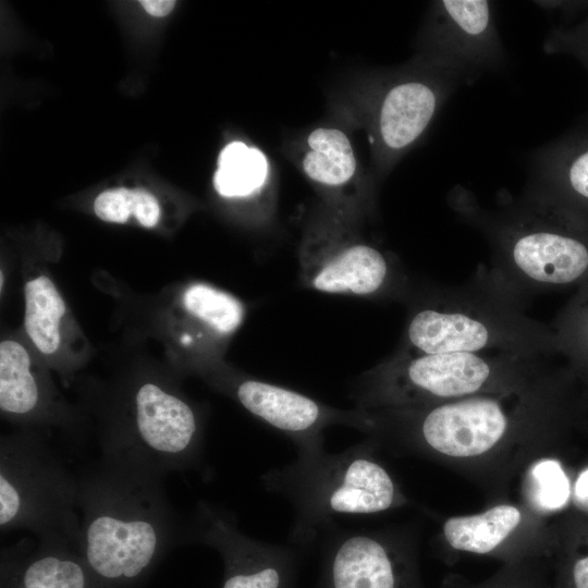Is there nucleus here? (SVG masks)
Segmentation results:
<instances>
[{"instance_id": "24", "label": "nucleus", "mask_w": 588, "mask_h": 588, "mask_svg": "<svg viewBox=\"0 0 588 588\" xmlns=\"http://www.w3.org/2000/svg\"><path fill=\"white\" fill-rule=\"evenodd\" d=\"M554 339L556 348L573 356H588V294L567 310Z\"/></svg>"}, {"instance_id": "25", "label": "nucleus", "mask_w": 588, "mask_h": 588, "mask_svg": "<svg viewBox=\"0 0 588 588\" xmlns=\"http://www.w3.org/2000/svg\"><path fill=\"white\" fill-rule=\"evenodd\" d=\"M538 503L546 509L563 506L569 495L568 480L560 464L544 460L532 468Z\"/></svg>"}, {"instance_id": "1", "label": "nucleus", "mask_w": 588, "mask_h": 588, "mask_svg": "<svg viewBox=\"0 0 588 588\" xmlns=\"http://www.w3.org/2000/svg\"><path fill=\"white\" fill-rule=\"evenodd\" d=\"M261 481L293 507L290 541L298 548L334 527L338 516L380 513L399 500L392 477L367 442L334 454L323 448L298 450L293 462L267 471Z\"/></svg>"}, {"instance_id": "23", "label": "nucleus", "mask_w": 588, "mask_h": 588, "mask_svg": "<svg viewBox=\"0 0 588 588\" xmlns=\"http://www.w3.org/2000/svg\"><path fill=\"white\" fill-rule=\"evenodd\" d=\"M548 54H565L578 60L588 73V12L571 26L553 28L543 41Z\"/></svg>"}, {"instance_id": "31", "label": "nucleus", "mask_w": 588, "mask_h": 588, "mask_svg": "<svg viewBox=\"0 0 588 588\" xmlns=\"http://www.w3.org/2000/svg\"><path fill=\"white\" fill-rule=\"evenodd\" d=\"M0 279H1L0 286H1V289H2V286H3V273H2V272H1V274H0Z\"/></svg>"}, {"instance_id": "26", "label": "nucleus", "mask_w": 588, "mask_h": 588, "mask_svg": "<svg viewBox=\"0 0 588 588\" xmlns=\"http://www.w3.org/2000/svg\"><path fill=\"white\" fill-rule=\"evenodd\" d=\"M22 500L16 487L9 478L0 476V524L5 526L11 523L21 511Z\"/></svg>"}, {"instance_id": "21", "label": "nucleus", "mask_w": 588, "mask_h": 588, "mask_svg": "<svg viewBox=\"0 0 588 588\" xmlns=\"http://www.w3.org/2000/svg\"><path fill=\"white\" fill-rule=\"evenodd\" d=\"M182 305L185 313L201 319L226 339L238 329L245 314L241 301L206 283L188 285Z\"/></svg>"}, {"instance_id": "8", "label": "nucleus", "mask_w": 588, "mask_h": 588, "mask_svg": "<svg viewBox=\"0 0 588 588\" xmlns=\"http://www.w3.org/2000/svg\"><path fill=\"white\" fill-rule=\"evenodd\" d=\"M234 395L250 414L289 437L298 450L323 448V429L342 425L367 432L365 409H340L295 390L254 378L240 379ZM297 450V451H298Z\"/></svg>"}, {"instance_id": "27", "label": "nucleus", "mask_w": 588, "mask_h": 588, "mask_svg": "<svg viewBox=\"0 0 588 588\" xmlns=\"http://www.w3.org/2000/svg\"><path fill=\"white\" fill-rule=\"evenodd\" d=\"M535 3L547 12H556L571 17L588 9V1H535Z\"/></svg>"}, {"instance_id": "30", "label": "nucleus", "mask_w": 588, "mask_h": 588, "mask_svg": "<svg viewBox=\"0 0 588 588\" xmlns=\"http://www.w3.org/2000/svg\"><path fill=\"white\" fill-rule=\"evenodd\" d=\"M576 495L581 500H588V469L579 476L576 482Z\"/></svg>"}, {"instance_id": "17", "label": "nucleus", "mask_w": 588, "mask_h": 588, "mask_svg": "<svg viewBox=\"0 0 588 588\" xmlns=\"http://www.w3.org/2000/svg\"><path fill=\"white\" fill-rule=\"evenodd\" d=\"M519 520L518 509L501 504L482 514L446 519L443 534L455 550L486 554L494 550L516 528Z\"/></svg>"}, {"instance_id": "11", "label": "nucleus", "mask_w": 588, "mask_h": 588, "mask_svg": "<svg viewBox=\"0 0 588 588\" xmlns=\"http://www.w3.org/2000/svg\"><path fill=\"white\" fill-rule=\"evenodd\" d=\"M205 539L224 561L222 588H298L299 552L241 534L232 522L211 517Z\"/></svg>"}, {"instance_id": "20", "label": "nucleus", "mask_w": 588, "mask_h": 588, "mask_svg": "<svg viewBox=\"0 0 588 588\" xmlns=\"http://www.w3.org/2000/svg\"><path fill=\"white\" fill-rule=\"evenodd\" d=\"M38 402V388L30 372L26 348L13 340L0 343V407L11 414H26Z\"/></svg>"}, {"instance_id": "22", "label": "nucleus", "mask_w": 588, "mask_h": 588, "mask_svg": "<svg viewBox=\"0 0 588 588\" xmlns=\"http://www.w3.org/2000/svg\"><path fill=\"white\" fill-rule=\"evenodd\" d=\"M94 210L101 220L115 223H124L134 216L146 228L155 226L160 217L157 199L142 188L106 191L95 199Z\"/></svg>"}, {"instance_id": "10", "label": "nucleus", "mask_w": 588, "mask_h": 588, "mask_svg": "<svg viewBox=\"0 0 588 588\" xmlns=\"http://www.w3.org/2000/svg\"><path fill=\"white\" fill-rule=\"evenodd\" d=\"M158 549L148 519L103 514L87 527L83 562L99 588H126L145 576Z\"/></svg>"}, {"instance_id": "6", "label": "nucleus", "mask_w": 588, "mask_h": 588, "mask_svg": "<svg viewBox=\"0 0 588 588\" xmlns=\"http://www.w3.org/2000/svg\"><path fill=\"white\" fill-rule=\"evenodd\" d=\"M298 261L303 285L326 294L370 297L385 292L393 280L388 256L334 212L307 229Z\"/></svg>"}, {"instance_id": "12", "label": "nucleus", "mask_w": 588, "mask_h": 588, "mask_svg": "<svg viewBox=\"0 0 588 588\" xmlns=\"http://www.w3.org/2000/svg\"><path fill=\"white\" fill-rule=\"evenodd\" d=\"M530 172L527 194L588 230V127L541 147Z\"/></svg>"}, {"instance_id": "2", "label": "nucleus", "mask_w": 588, "mask_h": 588, "mask_svg": "<svg viewBox=\"0 0 588 588\" xmlns=\"http://www.w3.org/2000/svg\"><path fill=\"white\" fill-rule=\"evenodd\" d=\"M460 208L487 232L498 255L516 274L540 285H567L588 273V230L526 195L500 211L470 204Z\"/></svg>"}, {"instance_id": "15", "label": "nucleus", "mask_w": 588, "mask_h": 588, "mask_svg": "<svg viewBox=\"0 0 588 588\" xmlns=\"http://www.w3.org/2000/svg\"><path fill=\"white\" fill-rule=\"evenodd\" d=\"M306 144L302 168L310 181L341 191L353 180L357 160L346 133L336 127H317L308 134Z\"/></svg>"}, {"instance_id": "29", "label": "nucleus", "mask_w": 588, "mask_h": 588, "mask_svg": "<svg viewBox=\"0 0 588 588\" xmlns=\"http://www.w3.org/2000/svg\"><path fill=\"white\" fill-rule=\"evenodd\" d=\"M144 9L154 16H164L171 12L175 1L172 0H145L140 1Z\"/></svg>"}, {"instance_id": "3", "label": "nucleus", "mask_w": 588, "mask_h": 588, "mask_svg": "<svg viewBox=\"0 0 588 588\" xmlns=\"http://www.w3.org/2000/svg\"><path fill=\"white\" fill-rule=\"evenodd\" d=\"M553 347L554 335L530 322L507 301L482 293H455L411 316L400 351L546 356Z\"/></svg>"}, {"instance_id": "14", "label": "nucleus", "mask_w": 588, "mask_h": 588, "mask_svg": "<svg viewBox=\"0 0 588 588\" xmlns=\"http://www.w3.org/2000/svg\"><path fill=\"white\" fill-rule=\"evenodd\" d=\"M135 401L137 429L151 450L171 455L194 451L198 422L187 403L152 383L142 385Z\"/></svg>"}, {"instance_id": "18", "label": "nucleus", "mask_w": 588, "mask_h": 588, "mask_svg": "<svg viewBox=\"0 0 588 588\" xmlns=\"http://www.w3.org/2000/svg\"><path fill=\"white\" fill-rule=\"evenodd\" d=\"M24 296L28 338L42 354H53L60 344V322L65 314L60 293L48 277L39 275L25 284Z\"/></svg>"}, {"instance_id": "19", "label": "nucleus", "mask_w": 588, "mask_h": 588, "mask_svg": "<svg viewBox=\"0 0 588 588\" xmlns=\"http://www.w3.org/2000/svg\"><path fill=\"white\" fill-rule=\"evenodd\" d=\"M5 588H99L83 561L59 553L35 558L17 569Z\"/></svg>"}, {"instance_id": "28", "label": "nucleus", "mask_w": 588, "mask_h": 588, "mask_svg": "<svg viewBox=\"0 0 588 588\" xmlns=\"http://www.w3.org/2000/svg\"><path fill=\"white\" fill-rule=\"evenodd\" d=\"M573 588H588V555L575 561L572 567Z\"/></svg>"}, {"instance_id": "16", "label": "nucleus", "mask_w": 588, "mask_h": 588, "mask_svg": "<svg viewBox=\"0 0 588 588\" xmlns=\"http://www.w3.org/2000/svg\"><path fill=\"white\" fill-rule=\"evenodd\" d=\"M269 172L268 158L259 148L232 142L218 157L213 187L224 198H255L267 186Z\"/></svg>"}, {"instance_id": "13", "label": "nucleus", "mask_w": 588, "mask_h": 588, "mask_svg": "<svg viewBox=\"0 0 588 588\" xmlns=\"http://www.w3.org/2000/svg\"><path fill=\"white\" fill-rule=\"evenodd\" d=\"M416 429L432 450L454 457H469L492 449L507 429L500 403L469 397L433 406L421 413Z\"/></svg>"}, {"instance_id": "7", "label": "nucleus", "mask_w": 588, "mask_h": 588, "mask_svg": "<svg viewBox=\"0 0 588 588\" xmlns=\"http://www.w3.org/2000/svg\"><path fill=\"white\" fill-rule=\"evenodd\" d=\"M424 44V59L456 72L467 85L505 61L494 3L488 0L433 2Z\"/></svg>"}, {"instance_id": "4", "label": "nucleus", "mask_w": 588, "mask_h": 588, "mask_svg": "<svg viewBox=\"0 0 588 588\" xmlns=\"http://www.w3.org/2000/svg\"><path fill=\"white\" fill-rule=\"evenodd\" d=\"M512 353L415 354L399 351L362 375L352 399L362 409L401 407L428 399H456L477 393L505 367L524 358Z\"/></svg>"}, {"instance_id": "5", "label": "nucleus", "mask_w": 588, "mask_h": 588, "mask_svg": "<svg viewBox=\"0 0 588 588\" xmlns=\"http://www.w3.org/2000/svg\"><path fill=\"white\" fill-rule=\"evenodd\" d=\"M372 111L378 162L388 170L427 133L437 114L465 79L421 58L408 71L383 81Z\"/></svg>"}, {"instance_id": "9", "label": "nucleus", "mask_w": 588, "mask_h": 588, "mask_svg": "<svg viewBox=\"0 0 588 588\" xmlns=\"http://www.w3.org/2000/svg\"><path fill=\"white\" fill-rule=\"evenodd\" d=\"M323 535L315 588H416L411 564L382 538L336 525Z\"/></svg>"}]
</instances>
